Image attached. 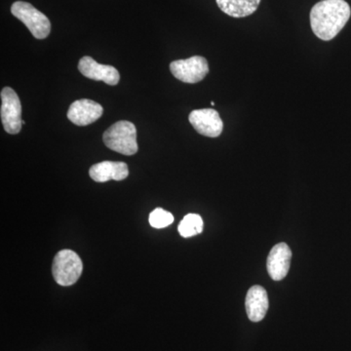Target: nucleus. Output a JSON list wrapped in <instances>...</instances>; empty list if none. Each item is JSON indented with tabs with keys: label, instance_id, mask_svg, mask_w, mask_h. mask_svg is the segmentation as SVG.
<instances>
[{
	"label": "nucleus",
	"instance_id": "20e7f679",
	"mask_svg": "<svg viewBox=\"0 0 351 351\" xmlns=\"http://www.w3.org/2000/svg\"><path fill=\"white\" fill-rule=\"evenodd\" d=\"M11 12L21 22L24 23L34 38L44 39L49 36L51 32L49 19L31 3L25 1L15 2L11 7Z\"/></svg>",
	"mask_w": 351,
	"mask_h": 351
},
{
	"label": "nucleus",
	"instance_id": "6e6552de",
	"mask_svg": "<svg viewBox=\"0 0 351 351\" xmlns=\"http://www.w3.org/2000/svg\"><path fill=\"white\" fill-rule=\"evenodd\" d=\"M78 69L85 77L96 82H104L108 85H117L119 82V73L114 66L99 64L89 56L80 60Z\"/></svg>",
	"mask_w": 351,
	"mask_h": 351
},
{
	"label": "nucleus",
	"instance_id": "4468645a",
	"mask_svg": "<svg viewBox=\"0 0 351 351\" xmlns=\"http://www.w3.org/2000/svg\"><path fill=\"white\" fill-rule=\"evenodd\" d=\"M180 234L184 239L199 234L203 230L202 218L197 214H189L182 219L178 228Z\"/></svg>",
	"mask_w": 351,
	"mask_h": 351
},
{
	"label": "nucleus",
	"instance_id": "0eeeda50",
	"mask_svg": "<svg viewBox=\"0 0 351 351\" xmlns=\"http://www.w3.org/2000/svg\"><path fill=\"white\" fill-rule=\"evenodd\" d=\"M189 120L195 131L205 137L217 138L223 132V120L213 108L193 110Z\"/></svg>",
	"mask_w": 351,
	"mask_h": 351
},
{
	"label": "nucleus",
	"instance_id": "1a4fd4ad",
	"mask_svg": "<svg viewBox=\"0 0 351 351\" xmlns=\"http://www.w3.org/2000/svg\"><path fill=\"white\" fill-rule=\"evenodd\" d=\"M103 112L104 108L100 104L82 99L71 104L69 108L68 119L75 125L87 126L100 119Z\"/></svg>",
	"mask_w": 351,
	"mask_h": 351
},
{
	"label": "nucleus",
	"instance_id": "2eb2a0df",
	"mask_svg": "<svg viewBox=\"0 0 351 351\" xmlns=\"http://www.w3.org/2000/svg\"><path fill=\"white\" fill-rule=\"evenodd\" d=\"M173 221H174V216L161 208H156L149 215V223L152 228H164L170 226Z\"/></svg>",
	"mask_w": 351,
	"mask_h": 351
},
{
	"label": "nucleus",
	"instance_id": "f8f14e48",
	"mask_svg": "<svg viewBox=\"0 0 351 351\" xmlns=\"http://www.w3.org/2000/svg\"><path fill=\"white\" fill-rule=\"evenodd\" d=\"M89 175L93 181L106 182L113 181H123L129 176L128 166L124 162L115 161H103L94 164L89 170Z\"/></svg>",
	"mask_w": 351,
	"mask_h": 351
},
{
	"label": "nucleus",
	"instance_id": "423d86ee",
	"mask_svg": "<svg viewBox=\"0 0 351 351\" xmlns=\"http://www.w3.org/2000/svg\"><path fill=\"white\" fill-rule=\"evenodd\" d=\"M170 71L177 80L195 84L202 82L208 73L207 60L201 56H193L186 60H177L170 64Z\"/></svg>",
	"mask_w": 351,
	"mask_h": 351
},
{
	"label": "nucleus",
	"instance_id": "9b49d317",
	"mask_svg": "<svg viewBox=\"0 0 351 351\" xmlns=\"http://www.w3.org/2000/svg\"><path fill=\"white\" fill-rule=\"evenodd\" d=\"M247 315L252 322H260L265 318L269 309V295L262 286H253L249 289L245 301Z\"/></svg>",
	"mask_w": 351,
	"mask_h": 351
},
{
	"label": "nucleus",
	"instance_id": "ddd939ff",
	"mask_svg": "<svg viewBox=\"0 0 351 351\" xmlns=\"http://www.w3.org/2000/svg\"><path fill=\"white\" fill-rule=\"evenodd\" d=\"M262 0H216L219 8L232 18H245L257 11Z\"/></svg>",
	"mask_w": 351,
	"mask_h": 351
},
{
	"label": "nucleus",
	"instance_id": "39448f33",
	"mask_svg": "<svg viewBox=\"0 0 351 351\" xmlns=\"http://www.w3.org/2000/svg\"><path fill=\"white\" fill-rule=\"evenodd\" d=\"M1 121L8 134L20 133L22 129V105L17 93L10 87L2 89L1 94Z\"/></svg>",
	"mask_w": 351,
	"mask_h": 351
},
{
	"label": "nucleus",
	"instance_id": "f03ea898",
	"mask_svg": "<svg viewBox=\"0 0 351 351\" xmlns=\"http://www.w3.org/2000/svg\"><path fill=\"white\" fill-rule=\"evenodd\" d=\"M103 141L108 149L123 156L138 152L137 129L132 122L121 120L113 124L104 133Z\"/></svg>",
	"mask_w": 351,
	"mask_h": 351
},
{
	"label": "nucleus",
	"instance_id": "9d476101",
	"mask_svg": "<svg viewBox=\"0 0 351 351\" xmlns=\"http://www.w3.org/2000/svg\"><path fill=\"white\" fill-rule=\"evenodd\" d=\"M292 251L286 243L276 245L267 258V271L274 280L280 281L287 276L290 269Z\"/></svg>",
	"mask_w": 351,
	"mask_h": 351
},
{
	"label": "nucleus",
	"instance_id": "7ed1b4c3",
	"mask_svg": "<svg viewBox=\"0 0 351 351\" xmlns=\"http://www.w3.org/2000/svg\"><path fill=\"white\" fill-rule=\"evenodd\" d=\"M83 271L82 258L75 251L64 249L55 256L52 274L59 285L71 286L77 282Z\"/></svg>",
	"mask_w": 351,
	"mask_h": 351
},
{
	"label": "nucleus",
	"instance_id": "f257e3e1",
	"mask_svg": "<svg viewBox=\"0 0 351 351\" xmlns=\"http://www.w3.org/2000/svg\"><path fill=\"white\" fill-rule=\"evenodd\" d=\"M350 15V4L345 0H322L311 9V29L321 40H332L345 27Z\"/></svg>",
	"mask_w": 351,
	"mask_h": 351
}]
</instances>
